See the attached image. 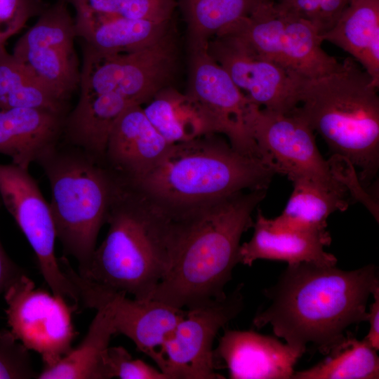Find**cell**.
Wrapping results in <instances>:
<instances>
[{"instance_id": "30bf717a", "label": "cell", "mask_w": 379, "mask_h": 379, "mask_svg": "<svg viewBox=\"0 0 379 379\" xmlns=\"http://www.w3.org/2000/svg\"><path fill=\"white\" fill-rule=\"evenodd\" d=\"M0 195L4 206L32 248L53 294L77 307V291L55 256L57 236L49 204L29 169L12 163L0 164Z\"/></svg>"}, {"instance_id": "f546056e", "label": "cell", "mask_w": 379, "mask_h": 379, "mask_svg": "<svg viewBox=\"0 0 379 379\" xmlns=\"http://www.w3.org/2000/svg\"><path fill=\"white\" fill-rule=\"evenodd\" d=\"M76 13L131 20L164 22L173 20L176 0H63Z\"/></svg>"}, {"instance_id": "e575fe53", "label": "cell", "mask_w": 379, "mask_h": 379, "mask_svg": "<svg viewBox=\"0 0 379 379\" xmlns=\"http://www.w3.org/2000/svg\"><path fill=\"white\" fill-rule=\"evenodd\" d=\"M351 0H317L307 18L321 36L330 30L340 18Z\"/></svg>"}, {"instance_id": "9a60e30c", "label": "cell", "mask_w": 379, "mask_h": 379, "mask_svg": "<svg viewBox=\"0 0 379 379\" xmlns=\"http://www.w3.org/2000/svg\"><path fill=\"white\" fill-rule=\"evenodd\" d=\"M67 274L77 291L79 302L84 306L95 301L108 302L115 334L130 338L165 373L162 347L186 312L158 300L130 299L124 293L102 288L82 278L73 268Z\"/></svg>"}, {"instance_id": "6da1fadb", "label": "cell", "mask_w": 379, "mask_h": 379, "mask_svg": "<svg viewBox=\"0 0 379 379\" xmlns=\"http://www.w3.org/2000/svg\"><path fill=\"white\" fill-rule=\"evenodd\" d=\"M378 286L375 265L347 271L336 265L288 264L265 290L270 303L253 324L258 328L270 325L277 337L302 354L308 344L328 354L348 327L366 321L368 298Z\"/></svg>"}, {"instance_id": "3957f363", "label": "cell", "mask_w": 379, "mask_h": 379, "mask_svg": "<svg viewBox=\"0 0 379 379\" xmlns=\"http://www.w3.org/2000/svg\"><path fill=\"white\" fill-rule=\"evenodd\" d=\"M178 215L116 176L107 235L78 274L102 288L151 300L171 262Z\"/></svg>"}, {"instance_id": "7c38bea8", "label": "cell", "mask_w": 379, "mask_h": 379, "mask_svg": "<svg viewBox=\"0 0 379 379\" xmlns=\"http://www.w3.org/2000/svg\"><path fill=\"white\" fill-rule=\"evenodd\" d=\"M241 287L222 300L190 308L164 343L161 354L171 379H222L215 372L213 344L218 331L243 307Z\"/></svg>"}, {"instance_id": "8992f818", "label": "cell", "mask_w": 379, "mask_h": 379, "mask_svg": "<svg viewBox=\"0 0 379 379\" xmlns=\"http://www.w3.org/2000/svg\"><path fill=\"white\" fill-rule=\"evenodd\" d=\"M35 163L49 182L57 239L64 254L77 260L81 272L88 265L106 223L116 176L104 159L62 138Z\"/></svg>"}, {"instance_id": "d4e9b609", "label": "cell", "mask_w": 379, "mask_h": 379, "mask_svg": "<svg viewBox=\"0 0 379 379\" xmlns=\"http://www.w3.org/2000/svg\"><path fill=\"white\" fill-rule=\"evenodd\" d=\"M143 111L171 144L216 134L199 105L186 93H182L171 86L159 91Z\"/></svg>"}, {"instance_id": "83f0119b", "label": "cell", "mask_w": 379, "mask_h": 379, "mask_svg": "<svg viewBox=\"0 0 379 379\" xmlns=\"http://www.w3.org/2000/svg\"><path fill=\"white\" fill-rule=\"evenodd\" d=\"M13 55L66 100L79 87L80 71L74 48L46 46L13 48Z\"/></svg>"}, {"instance_id": "836d02e7", "label": "cell", "mask_w": 379, "mask_h": 379, "mask_svg": "<svg viewBox=\"0 0 379 379\" xmlns=\"http://www.w3.org/2000/svg\"><path fill=\"white\" fill-rule=\"evenodd\" d=\"M48 5L44 0H0V47Z\"/></svg>"}, {"instance_id": "ac0fdd59", "label": "cell", "mask_w": 379, "mask_h": 379, "mask_svg": "<svg viewBox=\"0 0 379 379\" xmlns=\"http://www.w3.org/2000/svg\"><path fill=\"white\" fill-rule=\"evenodd\" d=\"M251 239L240 245L239 262L251 266L257 260L284 261L288 264L311 262L335 265L337 258L324 251L331 237L327 230H277L270 228L266 217L258 210Z\"/></svg>"}, {"instance_id": "d6a6232c", "label": "cell", "mask_w": 379, "mask_h": 379, "mask_svg": "<svg viewBox=\"0 0 379 379\" xmlns=\"http://www.w3.org/2000/svg\"><path fill=\"white\" fill-rule=\"evenodd\" d=\"M31 356L10 331H0V379L36 378Z\"/></svg>"}, {"instance_id": "7a4b0ae2", "label": "cell", "mask_w": 379, "mask_h": 379, "mask_svg": "<svg viewBox=\"0 0 379 379\" xmlns=\"http://www.w3.org/2000/svg\"><path fill=\"white\" fill-rule=\"evenodd\" d=\"M266 190L241 192L184 209L169 269L152 299L182 310L226 297L240 240Z\"/></svg>"}, {"instance_id": "277c9868", "label": "cell", "mask_w": 379, "mask_h": 379, "mask_svg": "<svg viewBox=\"0 0 379 379\" xmlns=\"http://www.w3.org/2000/svg\"><path fill=\"white\" fill-rule=\"evenodd\" d=\"M378 88L357 61L347 58L332 72L305 79L292 112L321 136L332 156L359 169L365 186L379 169Z\"/></svg>"}, {"instance_id": "44dd1931", "label": "cell", "mask_w": 379, "mask_h": 379, "mask_svg": "<svg viewBox=\"0 0 379 379\" xmlns=\"http://www.w3.org/2000/svg\"><path fill=\"white\" fill-rule=\"evenodd\" d=\"M321 37L350 53L379 86V0H351Z\"/></svg>"}, {"instance_id": "4fadbf2b", "label": "cell", "mask_w": 379, "mask_h": 379, "mask_svg": "<svg viewBox=\"0 0 379 379\" xmlns=\"http://www.w3.org/2000/svg\"><path fill=\"white\" fill-rule=\"evenodd\" d=\"M188 51L186 93L199 105L216 134L225 135L235 149L262 158L247 127L253 103L211 56L208 47Z\"/></svg>"}, {"instance_id": "ffe728a7", "label": "cell", "mask_w": 379, "mask_h": 379, "mask_svg": "<svg viewBox=\"0 0 379 379\" xmlns=\"http://www.w3.org/2000/svg\"><path fill=\"white\" fill-rule=\"evenodd\" d=\"M77 37L95 51L119 54L145 48L164 36L172 27L173 20L154 22L76 13Z\"/></svg>"}, {"instance_id": "5b68a950", "label": "cell", "mask_w": 379, "mask_h": 379, "mask_svg": "<svg viewBox=\"0 0 379 379\" xmlns=\"http://www.w3.org/2000/svg\"><path fill=\"white\" fill-rule=\"evenodd\" d=\"M276 172L264 159L233 148L218 134L172 144L132 184L171 208H188L246 190H267Z\"/></svg>"}, {"instance_id": "e0dca14e", "label": "cell", "mask_w": 379, "mask_h": 379, "mask_svg": "<svg viewBox=\"0 0 379 379\" xmlns=\"http://www.w3.org/2000/svg\"><path fill=\"white\" fill-rule=\"evenodd\" d=\"M171 145L154 127L142 105H132L114 124L104 161L119 178L133 182L151 169Z\"/></svg>"}, {"instance_id": "52a82bcc", "label": "cell", "mask_w": 379, "mask_h": 379, "mask_svg": "<svg viewBox=\"0 0 379 379\" xmlns=\"http://www.w3.org/2000/svg\"><path fill=\"white\" fill-rule=\"evenodd\" d=\"M217 34L231 36L260 56L307 79L332 72L340 63L322 49L321 34L311 22L277 0L263 3L249 16Z\"/></svg>"}, {"instance_id": "7402d4cb", "label": "cell", "mask_w": 379, "mask_h": 379, "mask_svg": "<svg viewBox=\"0 0 379 379\" xmlns=\"http://www.w3.org/2000/svg\"><path fill=\"white\" fill-rule=\"evenodd\" d=\"M130 102L113 93L80 95L65 117L62 140L104 159L109 133Z\"/></svg>"}, {"instance_id": "1f68e13d", "label": "cell", "mask_w": 379, "mask_h": 379, "mask_svg": "<svg viewBox=\"0 0 379 379\" xmlns=\"http://www.w3.org/2000/svg\"><path fill=\"white\" fill-rule=\"evenodd\" d=\"M106 379H171L140 359H133L122 346L108 347L104 355Z\"/></svg>"}, {"instance_id": "ba28073f", "label": "cell", "mask_w": 379, "mask_h": 379, "mask_svg": "<svg viewBox=\"0 0 379 379\" xmlns=\"http://www.w3.org/2000/svg\"><path fill=\"white\" fill-rule=\"evenodd\" d=\"M82 51L80 95L113 93L133 105L146 104L170 86L178 67L173 27L158 41L136 51L104 54L83 41Z\"/></svg>"}, {"instance_id": "d6986e66", "label": "cell", "mask_w": 379, "mask_h": 379, "mask_svg": "<svg viewBox=\"0 0 379 379\" xmlns=\"http://www.w3.org/2000/svg\"><path fill=\"white\" fill-rule=\"evenodd\" d=\"M64 114L45 109H0V154L22 168L62 138Z\"/></svg>"}, {"instance_id": "74e56055", "label": "cell", "mask_w": 379, "mask_h": 379, "mask_svg": "<svg viewBox=\"0 0 379 379\" xmlns=\"http://www.w3.org/2000/svg\"><path fill=\"white\" fill-rule=\"evenodd\" d=\"M284 8L307 20L317 0H277Z\"/></svg>"}, {"instance_id": "f1b7e54d", "label": "cell", "mask_w": 379, "mask_h": 379, "mask_svg": "<svg viewBox=\"0 0 379 379\" xmlns=\"http://www.w3.org/2000/svg\"><path fill=\"white\" fill-rule=\"evenodd\" d=\"M75 37L74 19L68 4L57 0L39 15L36 22L18 39L14 48L46 46L73 49Z\"/></svg>"}, {"instance_id": "d590c367", "label": "cell", "mask_w": 379, "mask_h": 379, "mask_svg": "<svg viewBox=\"0 0 379 379\" xmlns=\"http://www.w3.org/2000/svg\"><path fill=\"white\" fill-rule=\"evenodd\" d=\"M4 206L0 195V210ZM25 271L15 264L5 251L0 241V295L19 276Z\"/></svg>"}, {"instance_id": "5bb4252c", "label": "cell", "mask_w": 379, "mask_h": 379, "mask_svg": "<svg viewBox=\"0 0 379 379\" xmlns=\"http://www.w3.org/2000/svg\"><path fill=\"white\" fill-rule=\"evenodd\" d=\"M208 52L253 103L281 114H291L299 105L301 86L307 78L227 35L212 38Z\"/></svg>"}, {"instance_id": "4dcf8cb0", "label": "cell", "mask_w": 379, "mask_h": 379, "mask_svg": "<svg viewBox=\"0 0 379 379\" xmlns=\"http://www.w3.org/2000/svg\"><path fill=\"white\" fill-rule=\"evenodd\" d=\"M36 79L27 66L6 51L4 46L0 47V109L17 107L25 86Z\"/></svg>"}, {"instance_id": "484cf974", "label": "cell", "mask_w": 379, "mask_h": 379, "mask_svg": "<svg viewBox=\"0 0 379 379\" xmlns=\"http://www.w3.org/2000/svg\"><path fill=\"white\" fill-rule=\"evenodd\" d=\"M270 0H179L187 25L188 49L208 47L219 32L249 16Z\"/></svg>"}, {"instance_id": "603a6c76", "label": "cell", "mask_w": 379, "mask_h": 379, "mask_svg": "<svg viewBox=\"0 0 379 379\" xmlns=\"http://www.w3.org/2000/svg\"><path fill=\"white\" fill-rule=\"evenodd\" d=\"M86 307L97 312L82 342L55 364L43 367L37 379H106L104 355L115 335L111 307L95 301Z\"/></svg>"}, {"instance_id": "4316f807", "label": "cell", "mask_w": 379, "mask_h": 379, "mask_svg": "<svg viewBox=\"0 0 379 379\" xmlns=\"http://www.w3.org/2000/svg\"><path fill=\"white\" fill-rule=\"evenodd\" d=\"M328 357L314 366L295 371L293 379H378L377 350L364 339L357 340L347 332L344 340Z\"/></svg>"}, {"instance_id": "2e32d148", "label": "cell", "mask_w": 379, "mask_h": 379, "mask_svg": "<svg viewBox=\"0 0 379 379\" xmlns=\"http://www.w3.org/2000/svg\"><path fill=\"white\" fill-rule=\"evenodd\" d=\"M213 355L221 359L232 379H290L302 354L272 336L227 330Z\"/></svg>"}, {"instance_id": "9c48e42d", "label": "cell", "mask_w": 379, "mask_h": 379, "mask_svg": "<svg viewBox=\"0 0 379 379\" xmlns=\"http://www.w3.org/2000/svg\"><path fill=\"white\" fill-rule=\"evenodd\" d=\"M249 133L262 158L291 182L305 179L331 189L350 192L335 175L329 161L320 154L314 131L298 116L251 105Z\"/></svg>"}, {"instance_id": "8fae6325", "label": "cell", "mask_w": 379, "mask_h": 379, "mask_svg": "<svg viewBox=\"0 0 379 379\" xmlns=\"http://www.w3.org/2000/svg\"><path fill=\"white\" fill-rule=\"evenodd\" d=\"M8 325L13 336L41 355L44 367L58 362L72 349L77 335L72 313L77 309L62 298L36 289L23 274L4 292Z\"/></svg>"}, {"instance_id": "8d00e7d4", "label": "cell", "mask_w": 379, "mask_h": 379, "mask_svg": "<svg viewBox=\"0 0 379 379\" xmlns=\"http://www.w3.org/2000/svg\"><path fill=\"white\" fill-rule=\"evenodd\" d=\"M373 302L367 313L366 321L369 323V330L364 338L377 351L379 350V286L372 293Z\"/></svg>"}, {"instance_id": "cb8c5ba5", "label": "cell", "mask_w": 379, "mask_h": 379, "mask_svg": "<svg viewBox=\"0 0 379 379\" xmlns=\"http://www.w3.org/2000/svg\"><path fill=\"white\" fill-rule=\"evenodd\" d=\"M292 182L293 191L281 215L272 219L266 217L267 225L273 230H326L329 215L344 211L350 204L347 192L305 179Z\"/></svg>"}]
</instances>
